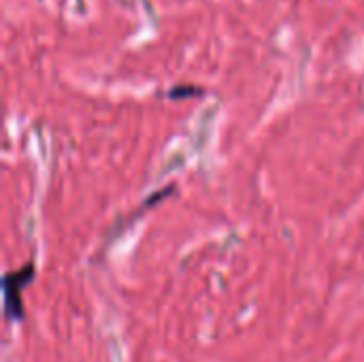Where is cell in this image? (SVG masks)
Listing matches in <instances>:
<instances>
[{
    "label": "cell",
    "mask_w": 364,
    "mask_h": 362,
    "mask_svg": "<svg viewBox=\"0 0 364 362\" xmlns=\"http://www.w3.org/2000/svg\"><path fill=\"white\" fill-rule=\"evenodd\" d=\"M34 262H28L26 267L11 271L2 280V299H4V318L9 322H21L23 320V301L21 294L23 290L32 284L34 280Z\"/></svg>",
    "instance_id": "obj_1"
},
{
    "label": "cell",
    "mask_w": 364,
    "mask_h": 362,
    "mask_svg": "<svg viewBox=\"0 0 364 362\" xmlns=\"http://www.w3.org/2000/svg\"><path fill=\"white\" fill-rule=\"evenodd\" d=\"M200 94H203V87L198 85H177L175 90L168 92V98L179 100V98H190V96H200Z\"/></svg>",
    "instance_id": "obj_2"
}]
</instances>
